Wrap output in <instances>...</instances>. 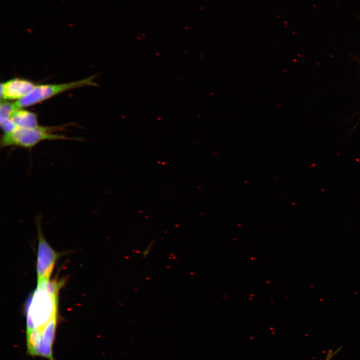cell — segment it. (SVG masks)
Here are the masks:
<instances>
[{
  "label": "cell",
  "instance_id": "ba28073f",
  "mask_svg": "<svg viewBox=\"0 0 360 360\" xmlns=\"http://www.w3.org/2000/svg\"><path fill=\"white\" fill-rule=\"evenodd\" d=\"M0 125L4 134L12 132L18 128L10 118H0Z\"/></svg>",
  "mask_w": 360,
  "mask_h": 360
},
{
  "label": "cell",
  "instance_id": "277c9868",
  "mask_svg": "<svg viewBox=\"0 0 360 360\" xmlns=\"http://www.w3.org/2000/svg\"><path fill=\"white\" fill-rule=\"evenodd\" d=\"M38 246L36 260L37 284L50 281V278L59 256L44 238L40 224V216L36 218Z\"/></svg>",
  "mask_w": 360,
  "mask_h": 360
},
{
  "label": "cell",
  "instance_id": "8992f818",
  "mask_svg": "<svg viewBox=\"0 0 360 360\" xmlns=\"http://www.w3.org/2000/svg\"><path fill=\"white\" fill-rule=\"evenodd\" d=\"M10 118L18 128H31L40 126L36 114L22 108L16 110Z\"/></svg>",
  "mask_w": 360,
  "mask_h": 360
},
{
  "label": "cell",
  "instance_id": "3957f363",
  "mask_svg": "<svg viewBox=\"0 0 360 360\" xmlns=\"http://www.w3.org/2000/svg\"><path fill=\"white\" fill-rule=\"evenodd\" d=\"M94 76L70 82L60 84L36 85L24 97L14 102L18 108H24L37 104L60 94L84 86H96Z\"/></svg>",
  "mask_w": 360,
  "mask_h": 360
},
{
  "label": "cell",
  "instance_id": "9c48e42d",
  "mask_svg": "<svg viewBox=\"0 0 360 360\" xmlns=\"http://www.w3.org/2000/svg\"><path fill=\"white\" fill-rule=\"evenodd\" d=\"M342 348V346L338 348L336 350L330 349L326 354L324 360H331Z\"/></svg>",
  "mask_w": 360,
  "mask_h": 360
},
{
  "label": "cell",
  "instance_id": "30bf717a",
  "mask_svg": "<svg viewBox=\"0 0 360 360\" xmlns=\"http://www.w3.org/2000/svg\"><path fill=\"white\" fill-rule=\"evenodd\" d=\"M153 245H154V244L152 242L148 244L147 246L142 252V256L143 258H145L149 254L150 252L152 250V248Z\"/></svg>",
  "mask_w": 360,
  "mask_h": 360
},
{
  "label": "cell",
  "instance_id": "6da1fadb",
  "mask_svg": "<svg viewBox=\"0 0 360 360\" xmlns=\"http://www.w3.org/2000/svg\"><path fill=\"white\" fill-rule=\"evenodd\" d=\"M62 284L53 280L37 284L27 304L26 352L55 360L53 345L57 326L58 294Z\"/></svg>",
  "mask_w": 360,
  "mask_h": 360
},
{
  "label": "cell",
  "instance_id": "5b68a950",
  "mask_svg": "<svg viewBox=\"0 0 360 360\" xmlns=\"http://www.w3.org/2000/svg\"><path fill=\"white\" fill-rule=\"evenodd\" d=\"M36 85L22 78L10 80L0 84V98L4 100H20L28 94Z\"/></svg>",
  "mask_w": 360,
  "mask_h": 360
},
{
  "label": "cell",
  "instance_id": "52a82bcc",
  "mask_svg": "<svg viewBox=\"0 0 360 360\" xmlns=\"http://www.w3.org/2000/svg\"><path fill=\"white\" fill-rule=\"evenodd\" d=\"M14 102L2 101L0 104V118H9L18 108Z\"/></svg>",
  "mask_w": 360,
  "mask_h": 360
},
{
  "label": "cell",
  "instance_id": "7a4b0ae2",
  "mask_svg": "<svg viewBox=\"0 0 360 360\" xmlns=\"http://www.w3.org/2000/svg\"><path fill=\"white\" fill-rule=\"evenodd\" d=\"M64 129V126H42L35 128H18L14 131L3 134L0 138L1 148L18 147L31 149L40 142L44 140H74L54 132Z\"/></svg>",
  "mask_w": 360,
  "mask_h": 360
}]
</instances>
